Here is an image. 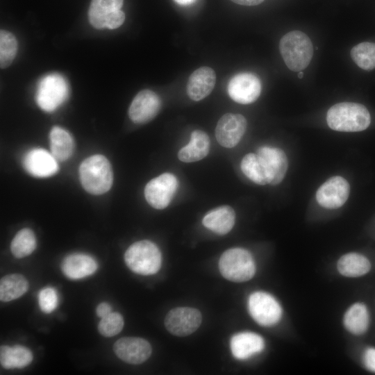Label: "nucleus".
I'll return each instance as SVG.
<instances>
[{
    "label": "nucleus",
    "instance_id": "obj_1",
    "mask_svg": "<svg viewBox=\"0 0 375 375\" xmlns=\"http://www.w3.org/2000/svg\"><path fill=\"white\" fill-rule=\"evenodd\" d=\"M328 126L337 131L358 132L370 124V114L365 106L353 102H342L331 106L326 114Z\"/></svg>",
    "mask_w": 375,
    "mask_h": 375
},
{
    "label": "nucleus",
    "instance_id": "obj_2",
    "mask_svg": "<svg viewBox=\"0 0 375 375\" xmlns=\"http://www.w3.org/2000/svg\"><path fill=\"white\" fill-rule=\"evenodd\" d=\"M82 186L89 193L99 195L108 192L113 182V173L108 160L96 154L85 159L79 167Z\"/></svg>",
    "mask_w": 375,
    "mask_h": 375
},
{
    "label": "nucleus",
    "instance_id": "obj_3",
    "mask_svg": "<svg viewBox=\"0 0 375 375\" xmlns=\"http://www.w3.org/2000/svg\"><path fill=\"white\" fill-rule=\"evenodd\" d=\"M279 50L286 66L294 72L306 69L313 55L310 39L300 31H292L285 34L280 40Z\"/></svg>",
    "mask_w": 375,
    "mask_h": 375
},
{
    "label": "nucleus",
    "instance_id": "obj_4",
    "mask_svg": "<svg viewBox=\"0 0 375 375\" xmlns=\"http://www.w3.org/2000/svg\"><path fill=\"white\" fill-rule=\"evenodd\" d=\"M124 260L133 272L144 276L152 275L160 268L161 253L153 242L144 240L133 243L127 249Z\"/></svg>",
    "mask_w": 375,
    "mask_h": 375
},
{
    "label": "nucleus",
    "instance_id": "obj_5",
    "mask_svg": "<svg viewBox=\"0 0 375 375\" xmlns=\"http://www.w3.org/2000/svg\"><path fill=\"white\" fill-rule=\"evenodd\" d=\"M219 269L226 279L235 283L249 281L256 272L251 254L242 248H232L225 251L219 258Z\"/></svg>",
    "mask_w": 375,
    "mask_h": 375
},
{
    "label": "nucleus",
    "instance_id": "obj_6",
    "mask_svg": "<svg viewBox=\"0 0 375 375\" xmlns=\"http://www.w3.org/2000/svg\"><path fill=\"white\" fill-rule=\"evenodd\" d=\"M69 96V85L59 74L44 76L39 82L35 94L38 106L46 112H53L60 106Z\"/></svg>",
    "mask_w": 375,
    "mask_h": 375
},
{
    "label": "nucleus",
    "instance_id": "obj_7",
    "mask_svg": "<svg viewBox=\"0 0 375 375\" xmlns=\"http://www.w3.org/2000/svg\"><path fill=\"white\" fill-rule=\"evenodd\" d=\"M124 0H92L88 10V19L95 28L115 29L125 20L121 10Z\"/></svg>",
    "mask_w": 375,
    "mask_h": 375
},
{
    "label": "nucleus",
    "instance_id": "obj_8",
    "mask_svg": "<svg viewBox=\"0 0 375 375\" xmlns=\"http://www.w3.org/2000/svg\"><path fill=\"white\" fill-rule=\"evenodd\" d=\"M248 309L252 318L260 325L270 326L281 319L282 309L278 302L264 292L252 293L248 300Z\"/></svg>",
    "mask_w": 375,
    "mask_h": 375
},
{
    "label": "nucleus",
    "instance_id": "obj_9",
    "mask_svg": "<svg viewBox=\"0 0 375 375\" xmlns=\"http://www.w3.org/2000/svg\"><path fill=\"white\" fill-rule=\"evenodd\" d=\"M178 188L175 175L166 172L149 181L144 188L148 203L158 210L165 208L172 201Z\"/></svg>",
    "mask_w": 375,
    "mask_h": 375
},
{
    "label": "nucleus",
    "instance_id": "obj_10",
    "mask_svg": "<svg viewBox=\"0 0 375 375\" xmlns=\"http://www.w3.org/2000/svg\"><path fill=\"white\" fill-rule=\"evenodd\" d=\"M202 316L200 311L190 307H178L168 312L165 318V326L172 335L188 336L200 326Z\"/></svg>",
    "mask_w": 375,
    "mask_h": 375
},
{
    "label": "nucleus",
    "instance_id": "obj_11",
    "mask_svg": "<svg viewBox=\"0 0 375 375\" xmlns=\"http://www.w3.org/2000/svg\"><path fill=\"white\" fill-rule=\"evenodd\" d=\"M261 92L258 77L251 72H242L233 76L228 85V93L235 102L249 104L258 99Z\"/></svg>",
    "mask_w": 375,
    "mask_h": 375
},
{
    "label": "nucleus",
    "instance_id": "obj_12",
    "mask_svg": "<svg viewBox=\"0 0 375 375\" xmlns=\"http://www.w3.org/2000/svg\"><path fill=\"white\" fill-rule=\"evenodd\" d=\"M247 126L246 118L240 114L226 113L218 121L215 137L225 148L235 147L243 137Z\"/></svg>",
    "mask_w": 375,
    "mask_h": 375
},
{
    "label": "nucleus",
    "instance_id": "obj_13",
    "mask_svg": "<svg viewBox=\"0 0 375 375\" xmlns=\"http://www.w3.org/2000/svg\"><path fill=\"white\" fill-rule=\"evenodd\" d=\"M349 192L348 181L342 176H335L328 178L319 188L316 200L325 208H338L347 201Z\"/></svg>",
    "mask_w": 375,
    "mask_h": 375
},
{
    "label": "nucleus",
    "instance_id": "obj_14",
    "mask_svg": "<svg viewBox=\"0 0 375 375\" xmlns=\"http://www.w3.org/2000/svg\"><path fill=\"white\" fill-rule=\"evenodd\" d=\"M256 154L265 169L269 184H279L283 180L288 167L285 153L277 147L262 146L257 149Z\"/></svg>",
    "mask_w": 375,
    "mask_h": 375
},
{
    "label": "nucleus",
    "instance_id": "obj_15",
    "mask_svg": "<svg viewBox=\"0 0 375 375\" xmlns=\"http://www.w3.org/2000/svg\"><path fill=\"white\" fill-rule=\"evenodd\" d=\"M161 101L158 95L150 90L139 92L133 99L128 109V116L135 124H145L158 113Z\"/></svg>",
    "mask_w": 375,
    "mask_h": 375
},
{
    "label": "nucleus",
    "instance_id": "obj_16",
    "mask_svg": "<svg viewBox=\"0 0 375 375\" xmlns=\"http://www.w3.org/2000/svg\"><path fill=\"white\" fill-rule=\"evenodd\" d=\"M113 349L119 358L132 365L144 362L152 352L151 346L148 341L136 337L119 339L115 342Z\"/></svg>",
    "mask_w": 375,
    "mask_h": 375
},
{
    "label": "nucleus",
    "instance_id": "obj_17",
    "mask_svg": "<svg viewBox=\"0 0 375 375\" xmlns=\"http://www.w3.org/2000/svg\"><path fill=\"white\" fill-rule=\"evenodd\" d=\"M24 169L35 177H49L58 170V160L51 153L44 149L30 150L23 158Z\"/></svg>",
    "mask_w": 375,
    "mask_h": 375
},
{
    "label": "nucleus",
    "instance_id": "obj_18",
    "mask_svg": "<svg viewBox=\"0 0 375 375\" xmlns=\"http://www.w3.org/2000/svg\"><path fill=\"white\" fill-rule=\"evenodd\" d=\"M216 75L209 67H201L194 71L187 83V94L193 101H198L208 96L215 88Z\"/></svg>",
    "mask_w": 375,
    "mask_h": 375
},
{
    "label": "nucleus",
    "instance_id": "obj_19",
    "mask_svg": "<svg viewBox=\"0 0 375 375\" xmlns=\"http://www.w3.org/2000/svg\"><path fill=\"white\" fill-rule=\"evenodd\" d=\"M265 347L261 336L251 332H242L234 335L231 339V350L238 360L247 359L260 353Z\"/></svg>",
    "mask_w": 375,
    "mask_h": 375
},
{
    "label": "nucleus",
    "instance_id": "obj_20",
    "mask_svg": "<svg viewBox=\"0 0 375 375\" xmlns=\"http://www.w3.org/2000/svg\"><path fill=\"white\" fill-rule=\"evenodd\" d=\"M98 265L91 256L84 253H72L66 256L61 264L65 274L71 279H80L94 274Z\"/></svg>",
    "mask_w": 375,
    "mask_h": 375
},
{
    "label": "nucleus",
    "instance_id": "obj_21",
    "mask_svg": "<svg viewBox=\"0 0 375 375\" xmlns=\"http://www.w3.org/2000/svg\"><path fill=\"white\" fill-rule=\"evenodd\" d=\"M235 212L229 206H221L209 211L203 218L202 223L208 229L217 235L228 233L233 227Z\"/></svg>",
    "mask_w": 375,
    "mask_h": 375
},
{
    "label": "nucleus",
    "instance_id": "obj_22",
    "mask_svg": "<svg viewBox=\"0 0 375 375\" xmlns=\"http://www.w3.org/2000/svg\"><path fill=\"white\" fill-rule=\"evenodd\" d=\"M210 151V139L201 130L192 132L189 143L178 152V159L184 162H193L205 158Z\"/></svg>",
    "mask_w": 375,
    "mask_h": 375
},
{
    "label": "nucleus",
    "instance_id": "obj_23",
    "mask_svg": "<svg viewBox=\"0 0 375 375\" xmlns=\"http://www.w3.org/2000/svg\"><path fill=\"white\" fill-rule=\"evenodd\" d=\"M51 153L58 161H65L72 154L74 141L65 129L54 126L49 133Z\"/></svg>",
    "mask_w": 375,
    "mask_h": 375
},
{
    "label": "nucleus",
    "instance_id": "obj_24",
    "mask_svg": "<svg viewBox=\"0 0 375 375\" xmlns=\"http://www.w3.org/2000/svg\"><path fill=\"white\" fill-rule=\"evenodd\" d=\"M371 269L369 260L363 255L351 252L340 258L338 261V270L347 277L356 278L362 276Z\"/></svg>",
    "mask_w": 375,
    "mask_h": 375
},
{
    "label": "nucleus",
    "instance_id": "obj_25",
    "mask_svg": "<svg viewBox=\"0 0 375 375\" xmlns=\"http://www.w3.org/2000/svg\"><path fill=\"white\" fill-rule=\"evenodd\" d=\"M32 360V352L26 347L21 345L1 346L0 362L6 369L23 368L28 365Z\"/></svg>",
    "mask_w": 375,
    "mask_h": 375
},
{
    "label": "nucleus",
    "instance_id": "obj_26",
    "mask_svg": "<svg viewBox=\"0 0 375 375\" xmlns=\"http://www.w3.org/2000/svg\"><path fill=\"white\" fill-rule=\"evenodd\" d=\"M369 312L366 306L356 303L349 308L344 316V325L351 333L363 334L369 326Z\"/></svg>",
    "mask_w": 375,
    "mask_h": 375
},
{
    "label": "nucleus",
    "instance_id": "obj_27",
    "mask_svg": "<svg viewBox=\"0 0 375 375\" xmlns=\"http://www.w3.org/2000/svg\"><path fill=\"white\" fill-rule=\"evenodd\" d=\"M28 288L26 278L19 274H11L1 278L0 300L10 301L22 297Z\"/></svg>",
    "mask_w": 375,
    "mask_h": 375
},
{
    "label": "nucleus",
    "instance_id": "obj_28",
    "mask_svg": "<svg viewBox=\"0 0 375 375\" xmlns=\"http://www.w3.org/2000/svg\"><path fill=\"white\" fill-rule=\"evenodd\" d=\"M240 167L242 173L252 182L261 185L269 184L267 173L256 153L246 154L241 161Z\"/></svg>",
    "mask_w": 375,
    "mask_h": 375
},
{
    "label": "nucleus",
    "instance_id": "obj_29",
    "mask_svg": "<svg viewBox=\"0 0 375 375\" xmlns=\"http://www.w3.org/2000/svg\"><path fill=\"white\" fill-rule=\"evenodd\" d=\"M36 238L33 231L24 228L17 232L10 244V250L13 256L17 258L26 257L35 250Z\"/></svg>",
    "mask_w": 375,
    "mask_h": 375
},
{
    "label": "nucleus",
    "instance_id": "obj_30",
    "mask_svg": "<svg viewBox=\"0 0 375 375\" xmlns=\"http://www.w3.org/2000/svg\"><path fill=\"white\" fill-rule=\"evenodd\" d=\"M350 54L352 60L361 69L371 70L375 68V43H359L351 49Z\"/></svg>",
    "mask_w": 375,
    "mask_h": 375
},
{
    "label": "nucleus",
    "instance_id": "obj_31",
    "mask_svg": "<svg viewBox=\"0 0 375 375\" xmlns=\"http://www.w3.org/2000/svg\"><path fill=\"white\" fill-rule=\"evenodd\" d=\"M18 44L15 35L6 30L0 31V66L8 67L14 60L17 52Z\"/></svg>",
    "mask_w": 375,
    "mask_h": 375
},
{
    "label": "nucleus",
    "instance_id": "obj_32",
    "mask_svg": "<svg viewBox=\"0 0 375 375\" xmlns=\"http://www.w3.org/2000/svg\"><path fill=\"white\" fill-rule=\"evenodd\" d=\"M124 324V319L119 313L111 312L101 318L98 330L104 337H112L122 330Z\"/></svg>",
    "mask_w": 375,
    "mask_h": 375
},
{
    "label": "nucleus",
    "instance_id": "obj_33",
    "mask_svg": "<svg viewBox=\"0 0 375 375\" xmlns=\"http://www.w3.org/2000/svg\"><path fill=\"white\" fill-rule=\"evenodd\" d=\"M58 302V294L54 288L47 287L40 290L38 294V303L42 312H51L57 307Z\"/></svg>",
    "mask_w": 375,
    "mask_h": 375
},
{
    "label": "nucleus",
    "instance_id": "obj_34",
    "mask_svg": "<svg viewBox=\"0 0 375 375\" xmlns=\"http://www.w3.org/2000/svg\"><path fill=\"white\" fill-rule=\"evenodd\" d=\"M365 367L371 372H375V349L368 348L363 356Z\"/></svg>",
    "mask_w": 375,
    "mask_h": 375
},
{
    "label": "nucleus",
    "instance_id": "obj_35",
    "mask_svg": "<svg viewBox=\"0 0 375 375\" xmlns=\"http://www.w3.org/2000/svg\"><path fill=\"white\" fill-rule=\"evenodd\" d=\"M110 312H111V307L106 302L99 303L97 307V315L101 318L108 315Z\"/></svg>",
    "mask_w": 375,
    "mask_h": 375
},
{
    "label": "nucleus",
    "instance_id": "obj_36",
    "mask_svg": "<svg viewBox=\"0 0 375 375\" xmlns=\"http://www.w3.org/2000/svg\"><path fill=\"white\" fill-rule=\"evenodd\" d=\"M231 1L242 6H253L261 3L264 0H231Z\"/></svg>",
    "mask_w": 375,
    "mask_h": 375
},
{
    "label": "nucleus",
    "instance_id": "obj_37",
    "mask_svg": "<svg viewBox=\"0 0 375 375\" xmlns=\"http://www.w3.org/2000/svg\"><path fill=\"white\" fill-rule=\"evenodd\" d=\"M176 3L181 6H187L193 3L195 0H174Z\"/></svg>",
    "mask_w": 375,
    "mask_h": 375
},
{
    "label": "nucleus",
    "instance_id": "obj_38",
    "mask_svg": "<svg viewBox=\"0 0 375 375\" xmlns=\"http://www.w3.org/2000/svg\"><path fill=\"white\" fill-rule=\"evenodd\" d=\"M303 77V72L300 71L299 74H298V78H302Z\"/></svg>",
    "mask_w": 375,
    "mask_h": 375
}]
</instances>
